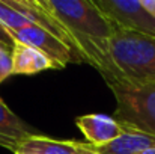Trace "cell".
Segmentation results:
<instances>
[{"label": "cell", "mask_w": 155, "mask_h": 154, "mask_svg": "<svg viewBox=\"0 0 155 154\" xmlns=\"http://www.w3.org/2000/svg\"><path fill=\"white\" fill-rule=\"evenodd\" d=\"M39 3L68 32L83 62L103 74L107 68L108 44L116 27L95 0H39Z\"/></svg>", "instance_id": "obj_1"}, {"label": "cell", "mask_w": 155, "mask_h": 154, "mask_svg": "<svg viewBox=\"0 0 155 154\" xmlns=\"http://www.w3.org/2000/svg\"><path fill=\"white\" fill-rule=\"evenodd\" d=\"M104 80L155 83V36L116 29L108 44Z\"/></svg>", "instance_id": "obj_2"}, {"label": "cell", "mask_w": 155, "mask_h": 154, "mask_svg": "<svg viewBox=\"0 0 155 154\" xmlns=\"http://www.w3.org/2000/svg\"><path fill=\"white\" fill-rule=\"evenodd\" d=\"M114 95L113 118L124 127L155 136V83L104 80Z\"/></svg>", "instance_id": "obj_3"}, {"label": "cell", "mask_w": 155, "mask_h": 154, "mask_svg": "<svg viewBox=\"0 0 155 154\" xmlns=\"http://www.w3.org/2000/svg\"><path fill=\"white\" fill-rule=\"evenodd\" d=\"M95 3L116 29L155 36V18L145 11L140 0H95Z\"/></svg>", "instance_id": "obj_4"}, {"label": "cell", "mask_w": 155, "mask_h": 154, "mask_svg": "<svg viewBox=\"0 0 155 154\" xmlns=\"http://www.w3.org/2000/svg\"><path fill=\"white\" fill-rule=\"evenodd\" d=\"M11 36L14 38V41L30 46L41 53H44L45 56H48L53 62L62 70L65 68L68 63H83L81 59L71 50L63 41H60L59 38H56L50 32L38 27V26H27L21 30L12 32Z\"/></svg>", "instance_id": "obj_5"}, {"label": "cell", "mask_w": 155, "mask_h": 154, "mask_svg": "<svg viewBox=\"0 0 155 154\" xmlns=\"http://www.w3.org/2000/svg\"><path fill=\"white\" fill-rule=\"evenodd\" d=\"M75 125L92 147H104L124 133V125L113 116L103 113H87L75 118Z\"/></svg>", "instance_id": "obj_6"}, {"label": "cell", "mask_w": 155, "mask_h": 154, "mask_svg": "<svg viewBox=\"0 0 155 154\" xmlns=\"http://www.w3.org/2000/svg\"><path fill=\"white\" fill-rule=\"evenodd\" d=\"M6 2L14 9H17L21 15H24L33 26H38V27L50 32L56 38H59L60 41H63L71 50L81 59V56L78 54V51L75 50V47L72 44V39L69 38L68 32L57 21V18L53 17L51 14L39 3V0H6ZM81 62H83V59H81Z\"/></svg>", "instance_id": "obj_7"}, {"label": "cell", "mask_w": 155, "mask_h": 154, "mask_svg": "<svg viewBox=\"0 0 155 154\" xmlns=\"http://www.w3.org/2000/svg\"><path fill=\"white\" fill-rule=\"evenodd\" d=\"M41 135L39 130L15 115L0 98V147L15 154L20 145L32 136Z\"/></svg>", "instance_id": "obj_8"}, {"label": "cell", "mask_w": 155, "mask_h": 154, "mask_svg": "<svg viewBox=\"0 0 155 154\" xmlns=\"http://www.w3.org/2000/svg\"><path fill=\"white\" fill-rule=\"evenodd\" d=\"M47 70H60L39 50L17 43L12 47V76H35Z\"/></svg>", "instance_id": "obj_9"}, {"label": "cell", "mask_w": 155, "mask_h": 154, "mask_svg": "<svg viewBox=\"0 0 155 154\" xmlns=\"http://www.w3.org/2000/svg\"><path fill=\"white\" fill-rule=\"evenodd\" d=\"M151 147H155V136L136 128L124 127V133L117 139L104 147L95 148L101 154H140Z\"/></svg>", "instance_id": "obj_10"}, {"label": "cell", "mask_w": 155, "mask_h": 154, "mask_svg": "<svg viewBox=\"0 0 155 154\" xmlns=\"http://www.w3.org/2000/svg\"><path fill=\"white\" fill-rule=\"evenodd\" d=\"M17 153L24 154H80L78 141H60L48 136L36 135L24 141Z\"/></svg>", "instance_id": "obj_11"}, {"label": "cell", "mask_w": 155, "mask_h": 154, "mask_svg": "<svg viewBox=\"0 0 155 154\" xmlns=\"http://www.w3.org/2000/svg\"><path fill=\"white\" fill-rule=\"evenodd\" d=\"M0 23L5 26V29L9 33L32 26V23L17 9H14L6 0H0Z\"/></svg>", "instance_id": "obj_12"}, {"label": "cell", "mask_w": 155, "mask_h": 154, "mask_svg": "<svg viewBox=\"0 0 155 154\" xmlns=\"http://www.w3.org/2000/svg\"><path fill=\"white\" fill-rule=\"evenodd\" d=\"M12 76V49L0 46V85Z\"/></svg>", "instance_id": "obj_13"}, {"label": "cell", "mask_w": 155, "mask_h": 154, "mask_svg": "<svg viewBox=\"0 0 155 154\" xmlns=\"http://www.w3.org/2000/svg\"><path fill=\"white\" fill-rule=\"evenodd\" d=\"M0 43L3 44V46H6V47H9V49H12L14 47V44H15V41H14V38L11 36V33L5 29V26L0 23Z\"/></svg>", "instance_id": "obj_14"}, {"label": "cell", "mask_w": 155, "mask_h": 154, "mask_svg": "<svg viewBox=\"0 0 155 154\" xmlns=\"http://www.w3.org/2000/svg\"><path fill=\"white\" fill-rule=\"evenodd\" d=\"M80 154H101L95 147L87 142H80Z\"/></svg>", "instance_id": "obj_15"}, {"label": "cell", "mask_w": 155, "mask_h": 154, "mask_svg": "<svg viewBox=\"0 0 155 154\" xmlns=\"http://www.w3.org/2000/svg\"><path fill=\"white\" fill-rule=\"evenodd\" d=\"M142 2V6L145 8V11L155 18V0H140Z\"/></svg>", "instance_id": "obj_16"}, {"label": "cell", "mask_w": 155, "mask_h": 154, "mask_svg": "<svg viewBox=\"0 0 155 154\" xmlns=\"http://www.w3.org/2000/svg\"><path fill=\"white\" fill-rule=\"evenodd\" d=\"M140 154H155V147H151V148L145 150L143 153H140Z\"/></svg>", "instance_id": "obj_17"}, {"label": "cell", "mask_w": 155, "mask_h": 154, "mask_svg": "<svg viewBox=\"0 0 155 154\" xmlns=\"http://www.w3.org/2000/svg\"><path fill=\"white\" fill-rule=\"evenodd\" d=\"M0 46H3V44H2V43H0ZM5 47H6V46H5ZM8 49H9V47H8Z\"/></svg>", "instance_id": "obj_18"}, {"label": "cell", "mask_w": 155, "mask_h": 154, "mask_svg": "<svg viewBox=\"0 0 155 154\" xmlns=\"http://www.w3.org/2000/svg\"><path fill=\"white\" fill-rule=\"evenodd\" d=\"M15 154H24V153H15Z\"/></svg>", "instance_id": "obj_19"}]
</instances>
